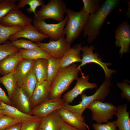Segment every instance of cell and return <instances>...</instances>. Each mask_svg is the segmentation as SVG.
<instances>
[{"label": "cell", "mask_w": 130, "mask_h": 130, "mask_svg": "<svg viewBox=\"0 0 130 130\" xmlns=\"http://www.w3.org/2000/svg\"><path fill=\"white\" fill-rule=\"evenodd\" d=\"M118 2L117 0H106L96 12L90 15L83 30L84 36H88L89 43H91L98 36L105 19Z\"/></svg>", "instance_id": "obj_1"}, {"label": "cell", "mask_w": 130, "mask_h": 130, "mask_svg": "<svg viewBox=\"0 0 130 130\" xmlns=\"http://www.w3.org/2000/svg\"><path fill=\"white\" fill-rule=\"evenodd\" d=\"M79 71L77 65L75 63L66 67H61L57 75L51 82L49 98L61 97L62 93L68 88L72 82L78 78Z\"/></svg>", "instance_id": "obj_2"}, {"label": "cell", "mask_w": 130, "mask_h": 130, "mask_svg": "<svg viewBox=\"0 0 130 130\" xmlns=\"http://www.w3.org/2000/svg\"><path fill=\"white\" fill-rule=\"evenodd\" d=\"M66 13L67 19L63 31V35L70 45L83 31L90 16L84 12L82 9L76 12L67 8Z\"/></svg>", "instance_id": "obj_3"}, {"label": "cell", "mask_w": 130, "mask_h": 130, "mask_svg": "<svg viewBox=\"0 0 130 130\" xmlns=\"http://www.w3.org/2000/svg\"><path fill=\"white\" fill-rule=\"evenodd\" d=\"M111 85L110 79L105 78L99 87L97 89L93 95L88 96L83 92L81 95L82 100L80 103L74 105H71L65 103L63 108L68 110L78 116L82 117L84 110L92 101L97 100L104 102L106 97L109 94Z\"/></svg>", "instance_id": "obj_4"}, {"label": "cell", "mask_w": 130, "mask_h": 130, "mask_svg": "<svg viewBox=\"0 0 130 130\" xmlns=\"http://www.w3.org/2000/svg\"><path fill=\"white\" fill-rule=\"evenodd\" d=\"M67 8L65 3L61 0H51L41 6L37 11L35 18L41 20L52 19L59 22L63 20Z\"/></svg>", "instance_id": "obj_5"}, {"label": "cell", "mask_w": 130, "mask_h": 130, "mask_svg": "<svg viewBox=\"0 0 130 130\" xmlns=\"http://www.w3.org/2000/svg\"><path fill=\"white\" fill-rule=\"evenodd\" d=\"M87 108L91 112L92 119L97 123L100 124L107 123L113 118L117 107L110 103L95 100L90 103Z\"/></svg>", "instance_id": "obj_6"}, {"label": "cell", "mask_w": 130, "mask_h": 130, "mask_svg": "<svg viewBox=\"0 0 130 130\" xmlns=\"http://www.w3.org/2000/svg\"><path fill=\"white\" fill-rule=\"evenodd\" d=\"M95 47L93 46L89 47L87 46L82 47L81 51L82 59L81 64L78 66V68L81 72V75L84 74L82 72L81 67L90 63H95L100 66L104 72L105 78L110 79L112 75L116 72V71L109 69L108 66L112 65L111 63L103 62L98 54L97 52L94 53L93 51Z\"/></svg>", "instance_id": "obj_7"}, {"label": "cell", "mask_w": 130, "mask_h": 130, "mask_svg": "<svg viewBox=\"0 0 130 130\" xmlns=\"http://www.w3.org/2000/svg\"><path fill=\"white\" fill-rule=\"evenodd\" d=\"M67 19L66 15L62 21L57 24H50L46 23L45 20H39L34 17L33 25L40 32L47 36L52 40H56L64 36L63 31Z\"/></svg>", "instance_id": "obj_8"}, {"label": "cell", "mask_w": 130, "mask_h": 130, "mask_svg": "<svg viewBox=\"0 0 130 130\" xmlns=\"http://www.w3.org/2000/svg\"><path fill=\"white\" fill-rule=\"evenodd\" d=\"M36 43L52 57L59 60L71 47V45L67 42L64 36L57 40H50L47 43L39 42Z\"/></svg>", "instance_id": "obj_9"}, {"label": "cell", "mask_w": 130, "mask_h": 130, "mask_svg": "<svg viewBox=\"0 0 130 130\" xmlns=\"http://www.w3.org/2000/svg\"><path fill=\"white\" fill-rule=\"evenodd\" d=\"M65 103L61 97L48 98L32 108L30 115L42 118L53 111L63 108Z\"/></svg>", "instance_id": "obj_10"}, {"label": "cell", "mask_w": 130, "mask_h": 130, "mask_svg": "<svg viewBox=\"0 0 130 130\" xmlns=\"http://www.w3.org/2000/svg\"><path fill=\"white\" fill-rule=\"evenodd\" d=\"M115 34V45L120 47L119 53L121 57L124 53L130 52V28L127 20L117 27Z\"/></svg>", "instance_id": "obj_11"}, {"label": "cell", "mask_w": 130, "mask_h": 130, "mask_svg": "<svg viewBox=\"0 0 130 130\" xmlns=\"http://www.w3.org/2000/svg\"><path fill=\"white\" fill-rule=\"evenodd\" d=\"M88 75H82V77L78 78L77 82L74 87L71 90L66 93L63 96V98L65 103H72L74 99L84 91L88 89H92L97 87L95 83L89 82Z\"/></svg>", "instance_id": "obj_12"}, {"label": "cell", "mask_w": 130, "mask_h": 130, "mask_svg": "<svg viewBox=\"0 0 130 130\" xmlns=\"http://www.w3.org/2000/svg\"><path fill=\"white\" fill-rule=\"evenodd\" d=\"M32 21L31 18L16 8L11 10L2 19L0 23L6 26L25 27L31 24Z\"/></svg>", "instance_id": "obj_13"}, {"label": "cell", "mask_w": 130, "mask_h": 130, "mask_svg": "<svg viewBox=\"0 0 130 130\" xmlns=\"http://www.w3.org/2000/svg\"><path fill=\"white\" fill-rule=\"evenodd\" d=\"M21 38H25L33 42L36 43L41 42L49 37L40 32L38 29L31 24L11 36L9 39L12 41Z\"/></svg>", "instance_id": "obj_14"}, {"label": "cell", "mask_w": 130, "mask_h": 130, "mask_svg": "<svg viewBox=\"0 0 130 130\" xmlns=\"http://www.w3.org/2000/svg\"><path fill=\"white\" fill-rule=\"evenodd\" d=\"M51 82L46 80L37 82L30 99L32 109L49 98V94Z\"/></svg>", "instance_id": "obj_15"}, {"label": "cell", "mask_w": 130, "mask_h": 130, "mask_svg": "<svg viewBox=\"0 0 130 130\" xmlns=\"http://www.w3.org/2000/svg\"><path fill=\"white\" fill-rule=\"evenodd\" d=\"M10 99L12 106L24 113L30 115L32 108L30 99L26 94L18 86Z\"/></svg>", "instance_id": "obj_16"}, {"label": "cell", "mask_w": 130, "mask_h": 130, "mask_svg": "<svg viewBox=\"0 0 130 130\" xmlns=\"http://www.w3.org/2000/svg\"><path fill=\"white\" fill-rule=\"evenodd\" d=\"M63 121L80 130H87L88 125L84 123L85 117H80L68 110L62 108L56 110Z\"/></svg>", "instance_id": "obj_17"}, {"label": "cell", "mask_w": 130, "mask_h": 130, "mask_svg": "<svg viewBox=\"0 0 130 130\" xmlns=\"http://www.w3.org/2000/svg\"><path fill=\"white\" fill-rule=\"evenodd\" d=\"M82 43L76 44L68 50L60 60L61 67L68 66L76 62H81Z\"/></svg>", "instance_id": "obj_18"}, {"label": "cell", "mask_w": 130, "mask_h": 130, "mask_svg": "<svg viewBox=\"0 0 130 130\" xmlns=\"http://www.w3.org/2000/svg\"><path fill=\"white\" fill-rule=\"evenodd\" d=\"M127 103L118 105L117 107L115 115L117 119L115 124L118 130H130V112L127 111Z\"/></svg>", "instance_id": "obj_19"}, {"label": "cell", "mask_w": 130, "mask_h": 130, "mask_svg": "<svg viewBox=\"0 0 130 130\" xmlns=\"http://www.w3.org/2000/svg\"><path fill=\"white\" fill-rule=\"evenodd\" d=\"M19 52L9 55L0 61V74L4 76L14 71L22 59Z\"/></svg>", "instance_id": "obj_20"}, {"label": "cell", "mask_w": 130, "mask_h": 130, "mask_svg": "<svg viewBox=\"0 0 130 130\" xmlns=\"http://www.w3.org/2000/svg\"><path fill=\"white\" fill-rule=\"evenodd\" d=\"M0 102L3 108L1 114L9 116L21 122L40 118L26 114L13 106L7 104L1 101Z\"/></svg>", "instance_id": "obj_21"}, {"label": "cell", "mask_w": 130, "mask_h": 130, "mask_svg": "<svg viewBox=\"0 0 130 130\" xmlns=\"http://www.w3.org/2000/svg\"><path fill=\"white\" fill-rule=\"evenodd\" d=\"M62 118L56 111L42 118L39 129L42 130H60Z\"/></svg>", "instance_id": "obj_22"}, {"label": "cell", "mask_w": 130, "mask_h": 130, "mask_svg": "<svg viewBox=\"0 0 130 130\" xmlns=\"http://www.w3.org/2000/svg\"><path fill=\"white\" fill-rule=\"evenodd\" d=\"M33 69L17 83V85L28 96L30 99L37 83Z\"/></svg>", "instance_id": "obj_23"}, {"label": "cell", "mask_w": 130, "mask_h": 130, "mask_svg": "<svg viewBox=\"0 0 130 130\" xmlns=\"http://www.w3.org/2000/svg\"><path fill=\"white\" fill-rule=\"evenodd\" d=\"M35 60L22 59L18 63L14 71L15 78L17 82L32 69Z\"/></svg>", "instance_id": "obj_24"}, {"label": "cell", "mask_w": 130, "mask_h": 130, "mask_svg": "<svg viewBox=\"0 0 130 130\" xmlns=\"http://www.w3.org/2000/svg\"><path fill=\"white\" fill-rule=\"evenodd\" d=\"M18 52L22 59L35 60L39 58L48 59L52 57L39 47L29 50L19 49Z\"/></svg>", "instance_id": "obj_25"}, {"label": "cell", "mask_w": 130, "mask_h": 130, "mask_svg": "<svg viewBox=\"0 0 130 130\" xmlns=\"http://www.w3.org/2000/svg\"><path fill=\"white\" fill-rule=\"evenodd\" d=\"M48 59L39 58L35 60L33 65L34 70L37 82L47 79Z\"/></svg>", "instance_id": "obj_26"}, {"label": "cell", "mask_w": 130, "mask_h": 130, "mask_svg": "<svg viewBox=\"0 0 130 130\" xmlns=\"http://www.w3.org/2000/svg\"><path fill=\"white\" fill-rule=\"evenodd\" d=\"M14 71L0 77V83L2 84L6 88L8 96L10 99L17 86V82L15 78Z\"/></svg>", "instance_id": "obj_27"}, {"label": "cell", "mask_w": 130, "mask_h": 130, "mask_svg": "<svg viewBox=\"0 0 130 130\" xmlns=\"http://www.w3.org/2000/svg\"><path fill=\"white\" fill-rule=\"evenodd\" d=\"M24 28L20 26H6L0 23V45L9 39L11 36Z\"/></svg>", "instance_id": "obj_28"}, {"label": "cell", "mask_w": 130, "mask_h": 130, "mask_svg": "<svg viewBox=\"0 0 130 130\" xmlns=\"http://www.w3.org/2000/svg\"><path fill=\"white\" fill-rule=\"evenodd\" d=\"M18 1L19 3L16 4V8L20 9L28 5L30 7L27 8L26 11L29 13H33L35 17L37 16L36 8L39 6L44 5L45 3V1L43 0H19Z\"/></svg>", "instance_id": "obj_29"}, {"label": "cell", "mask_w": 130, "mask_h": 130, "mask_svg": "<svg viewBox=\"0 0 130 130\" xmlns=\"http://www.w3.org/2000/svg\"><path fill=\"white\" fill-rule=\"evenodd\" d=\"M60 60L53 57L48 59L47 79L51 82L57 75L60 68Z\"/></svg>", "instance_id": "obj_30"}, {"label": "cell", "mask_w": 130, "mask_h": 130, "mask_svg": "<svg viewBox=\"0 0 130 130\" xmlns=\"http://www.w3.org/2000/svg\"><path fill=\"white\" fill-rule=\"evenodd\" d=\"M17 0H2L0 2V23L2 19L12 9L16 8Z\"/></svg>", "instance_id": "obj_31"}, {"label": "cell", "mask_w": 130, "mask_h": 130, "mask_svg": "<svg viewBox=\"0 0 130 130\" xmlns=\"http://www.w3.org/2000/svg\"><path fill=\"white\" fill-rule=\"evenodd\" d=\"M84 7L82 8L86 13L91 14L96 12L101 6L100 1L97 0H83Z\"/></svg>", "instance_id": "obj_32"}, {"label": "cell", "mask_w": 130, "mask_h": 130, "mask_svg": "<svg viewBox=\"0 0 130 130\" xmlns=\"http://www.w3.org/2000/svg\"><path fill=\"white\" fill-rule=\"evenodd\" d=\"M11 44L19 49L26 50L38 48L39 47L32 41L24 39H20L11 41Z\"/></svg>", "instance_id": "obj_33"}, {"label": "cell", "mask_w": 130, "mask_h": 130, "mask_svg": "<svg viewBox=\"0 0 130 130\" xmlns=\"http://www.w3.org/2000/svg\"><path fill=\"white\" fill-rule=\"evenodd\" d=\"M19 49L11 43L0 45V61L8 56L18 51Z\"/></svg>", "instance_id": "obj_34"}, {"label": "cell", "mask_w": 130, "mask_h": 130, "mask_svg": "<svg viewBox=\"0 0 130 130\" xmlns=\"http://www.w3.org/2000/svg\"><path fill=\"white\" fill-rule=\"evenodd\" d=\"M42 118L24 121L21 123L20 130H38Z\"/></svg>", "instance_id": "obj_35"}, {"label": "cell", "mask_w": 130, "mask_h": 130, "mask_svg": "<svg viewBox=\"0 0 130 130\" xmlns=\"http://www.w3.org/2000/svg\"><path fill=\"white\" fill-rule=\"evenodd\" d=\"M21 123L11 117L3 115L0 117V130H5L11 126Z\"/></svg>", "instance_id": "obj_36"}, {"label": "cell", "mask_w": 130, "mask_h": 130, "mask_svg": "<svg viewBox=\"0 0 130 130\" xmlns=\"http://www.w3.org/2000/svg\"><path fill=\"white\" fill-rule=\"evenodd\" d=\"M117 86L121 90V95L123 99L125 98L128 102H130V85L127 81L125 80L122 82H118Z\"/></svg>", "instance_id": "obj_37"}, {"label": "cell", "mask_w": 130, "mask_h": 130, "mask_svg": "<svg viewBox=\"0 0 130 130\" xmlns=\"http://www.w3.org/2000/svg\"><path fill=\"white\" fill-rule=\"evenodd\" d=\"M92 126L95 130H117L115 121H108L104 124L94 123ZM87 129L88 130H90L88 125Z\"/></svg>", "instance_id": "obj_38"}, {"label": "cell", "mask_w": 130, "mask_h": 130, "mask_svg": "<svg viewBox=\"0 0 130 130\" xmlns=\"http://www.w3.org/2000/svg\"><path fill=\"white\" fill-rule=\"evenodd\" d=\"M0 101L5 104L12 105V103L11 99L7 96L4 91L0 86Z\"/></svg>", "instance_id": "obj_39"}, {"label": "cell", "mask_w": 130, "mask_h": 130, "mask_svg": "<svg viewBox=\"0 0 130 130\" xmlns=\"http://www.w3.org/2000/svg\"><path fill=\"white\" fill-rule=\"evenodd\" d=\"M60 130H80L64 122H61L60 126Z\"/></svg>", "instance_id": "obj_40"}, {"label": "cell", "mask_w": 130, "mask_h": 130, "mask_svg": "<svg viewBox=\"0 0 130 130\" xmlns=\"http://www.w3.org/2000/svg\"><path fill=\"white\" fill-rule=\"evenodd\" d=\"M21 123H18L11 126L5 130H20Z\"/></svg>", "instance_id": "obj_41"}, {"label": "cell", "mask_w": 130, "mask_h": 130, "mask_svg": "<svg viewBox=\"0 0 130 130\" xmlns=\"http://www.w3.org/2000/svg\"><path fill=\"white\" fill-rule=\"evenodd\" d=\"M3 108L1 104L0 101V113L1 114V113Z\"/></svg>", "instance_id": "obj_42"}, {"label": "cell", "mask_w": 130, "mask_h": 130, "mask_svg": "<svg viewBox=\"0 0 130 130\" xmlns=\"http://www.w3.org/2000/svg\"><path fill=\"white\" fill-rule=\"evenodd\" d=\"M3 115L2 114L0 113V117H1Z\"/></svg>", "instance_id": "obj_43"}, {"label": "cell", "mask_w": 130, "mask_h": 130, "mask_svg": "<svg viewBox=\"0 0 130 130\" xmlns=\"http://www.w3.org/2000/svg\"><path fill=\"white\" fill-rule=\"evenodd\" d=\"M38 130H42L41 129H39Z\"/></svg>", "instance_id": "obj_44"}]
</instances>
